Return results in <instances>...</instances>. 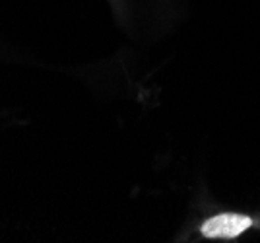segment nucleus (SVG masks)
<instances>
[{
    "instance_id": "f257e3e1",
    "label": "nucleus",
    "mask_w": 260,
    "mask_h": 243,
    "mask_svg": "<svg viewBox=\"0 0 260 243\" xmlns=\"http://www.w3.org/2000/svg\"><path fill=\"white\" fill-rule=\"evenodd\" d=\"M252 226V220L245 214H217L202 224V235L208 239H231Z\"/></svg>"
}]
</instances>
